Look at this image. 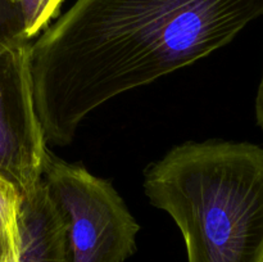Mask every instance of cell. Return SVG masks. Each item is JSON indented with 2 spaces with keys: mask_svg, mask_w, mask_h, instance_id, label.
<instances>
[{
  "mask_svg": "<svg viewBox=\"0 0 263 262\" xmlns=\"http://www.w3.org/2000/svg\"><path fill=\"white\" fill-rule=\"evenodd\" d=\"M263 15V0H76L32 41L36 110L67 145L108 100L189 66Z\"/></svg>",
  "mask_w": 263,
  "mask_h": 262,
  "instance_id": "1",
  "label": "cell"
},
{
  "mask_svg": "<svg viewBox=\"0 0 263 262\" xmlns=\"http://www.w3.org/2000/svg\"><path fill=\"white\" fill-rule=\"evenodd\" d=\"M144 190L179 226L187 262H263V146L181 144L145 170Z\"/></svg>",
  "mask_w": 263,
  "mask_h": 262,
  "instance_id": "2",
  "label": "cell"
},
{
  "mask_svg": "<svg viewBox=\"0 0 263 262\" xmlns=\"http://www.w3.org/2000/svg\"><path fill=\"white\" fill-rule=\"evenodd\" d=\"M43 182L66 217L72 262H125L140 226L109 181L51 156Z\"/></svg>",
  "mask_w": 263,
  "mask_h": 262,
  "instance_id": "3",
  "label": "cell"
},
{
  "mask_svg": "<svg viewBox=\"0 0 263 262\" xmlns=\"http://www.w3.org/2000/svg\"><path fill=\"white\" fill-rule=\"evenodd\" d=\"M32 41L0 53V175L22 197L41 184L50 158L33 94Z\"/></svg>",
  "mask_w": 263,
  "mask_h": 262,
  "instance_id": "4",
  "label": "cell"
},
{
  "mask_svg": "<svg viewBox=\"0 0 263 262\" xmlns=\"http://www.w3.org/2000/svg\"><path fill=\"white\" fill-rule=\"evenodd\" d=\"M18 262H72L66 217L43 181L22 197Z\"/></svg>",
  "mask_w": 263,
  "mask_h": 262,
  "instance_id": "5",
  "label": "cell"
},
{
  "mask_svg": "<svg viewBox=\"0 0 263 262\" xmlns=\"http://www.w3.org/2000/svg\"><path fill=\"white\" fill-rule=\"evenodd\" d=\"M22 194L0 175V262H18L21 251Z\"/></svg>",
  "mask_w": 263,
  "mask_h": 262,
  "instance_id": "6",
  "label": "cell"
},
{
  "mask_svg": "<svg viewBox=\"0 0 263 262\" xmlns=\"http://www.w3.org/2000/svg\"><path fill=\"white\" fill-rule=\"evenodd\" d=\"M27 39L33 40L58 14L63 0H20Z\"/></svg>",
  "mask_w": 263,
  "mask_h": 262,
  "instance_id": "7",
  "label": "cell"
},
{
  "mask_svg": "<svg viewBox=\"0 0 263 262\" xmlns=\"http://www.w3.org/2000/svg\"><path fill=\"white\" fill-rule=\"evenodd\" d=\"M25 40L30 39L25 32L20 0H0V53Z\"/></svg>",
  "mask_w": 263,
  "mask_h": 262,
  "instance_id": "8",
  "label": "cell"
},
{
  "mask_svg": "<svg viewBox=\"0 0 263 262\" xmlns=\"http://www.w3.org/2000/svg\"><path fill=\"white\" fill-rule=\"evenodd\" d=\"M256 117H257V122H258L259 127L263 130V73H262L261 82H259L258 91H257V98H256Z\"/></svg>",
  "mask_w": 263,
  "mask_h": 262,
  "instance_id": "9",
  "label": "cell"
}]
</instances>
